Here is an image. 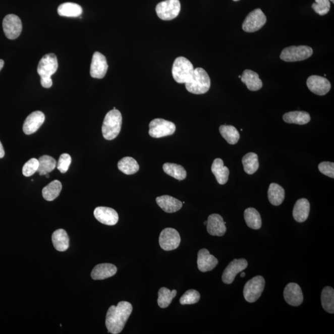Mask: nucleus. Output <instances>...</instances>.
Segmentation results:
<instances>
[{
    "instance_id": "c9c22d12",
    "label": "nucleus",
    "mask_w": 334,
    "mask_h": 334,
    "mask_svg": "<svg viewBox=\"0 0 334 334\" xmlns=\"http://www.w3.org/2000/svg\"><path fill=\"white\" fill-rule=\"evenodd\" d=\"M221 136L230 144H237L240 139V134L236 128L231 125H221L219 128Z\"/></svg>"
},
{
    "instance_id": "1a4fd4ad",
    "label": "nucleus",
    "mask_w": 334,
    "mask_h": 334,
    "mask_svg": "<svg viewBox=\"0 0 334 334\" xmlns=\"http://www.w3.org/2000/svg\"><path fill=\"white\" fill-rule=\"evenodd\" d=\"M156 13L158 18L164 21H171L179 16L181 10L179 0H165L157 5Z\"/></svg>"
},
{
    "instance_id": "c85d7f7f",
    "label": "nucleus",
    "mask_w": 334,
    "mask_h": 334,
    "mask_svg": "<svg viewBox=\"0 0 334 334\" xmlns=\"http://www.w3.org/2000/svg\"><path fill=\"white\" fill-rule=\"evenodd\" d=\"M58 13L60 16L65 17H79L83 13V9L80 5L74 3H65L60 5L58 8Z\"/></svg>"
},
{
    "instance_id": "a211bd4d",
    "label": "nucleus",
    "mask_w": 334,
    "mask_h": 334,
    "mask_svg": "<svg viewBox=\"0 0 334 334\" xmlns=\"http://www.w3.org/2000/svg\"><path fill=\"white\" fill-rule=\"evenodd\" d=\"M94 214L95 218L100 223L106 226H115L119 220V214L116 210L106 207L95 208Z\"/></svg>"
},
{
    "instance_id": "7ed1b4c3",
    "label": "nucleus",
    "mask_w": 334,
    "mask_h": 334,
    "mask_svg": "<svg viewBox=\"0 0 334 334\" xmlns=\"http://www.w3.org/2000/svg\"><path fill=\"white\" fill-rule=\"evenodd\" d=\"M122 116L118 109H112L106 114L102 128L103 138L111 141L116 139L121 131Z\"/></svg>"
},
{
    "instance_id": "6e6552de",
    "label": "nucleus",
    "mask_w": 334,
    "mask_h": 334,
    "mask_svg": "<svg viewBox=\"0 0 334 334\" xmlns=\"http://www.w3.org/2000/svg\"><path fill=\"white\" fill-rule=\"evenodd\" d=\"M176 126L174 123L161 119H156L149 124V135L152 138H160L174 135Z\"/></svg>"
},
{
    "instance_id": "ea45409f",
    "label": "nucleus",
    "mask_w": 334,
    "mask_h": 334,
    "mask_svg": "<svg viewBox=\"0 0 334 334\" xmlns=\"http://www.w3.org/2000/svg\"><path fill=\"white\" fill-rule=\"evenodd\" d=\"M312 8L318 15L324 16L330 11V1L329 0H315L314 4L312 5Z\"/></svg>"
},
{
    "instance_id": "4be33fe9",
    "label": "nucleus",
    "mask_w": 334,
    "mask_h": 334,
    "mask_svg": "<svg viewBox=\"0 0 334 334\" xmlns=\"http://www.w3.org/2000/svg\"><path fill=\"white\" fill-rule=\"evenodd\" d=\"M117 268L116 265L104 263L98 264L93 269L91 276L94 280H104L116 274Z\"/></svg>"
},
{
    "instance_id": "49530a36",
    "label": "nucleus",
    "mask_w": 334,
    "mask_h": 334,
    "mask_svg": "<svg viewBox=\"0 0 334 334\" xmlns=\"http://www.w3.org/2000/svg\"><path fill=\"white\" fill-rule=\"evenodd\" d=\"M245 275H246L245 272H242V273H241L240 276L241 277H244Z\"/></svg>"
},
{
    "instance_id": "2f4dec72",
    "label": "nucleus",
    "mask_w": 334,
    "mask_h": 334,
    "mask_svg": "<svg viewBox=\"0 0 334 334\" xmlns=\"http://www.w3.org/2000/svg\"><path fill=\"white\" fill-rule=\"evenodd\" d=\"M62 185L59 180H54L42 190V196L46 201H52L60 195Z\"/></svg>"
},
{
    "instance_id": "6ab92c4d",
    "label": "nucleus",
    "mask_w": 334,
    "mask_h": 334,
    "mask_svg": "<svg viewBox=\"0 0 334 334\" xmlns=\"http://www.w3.org/2000/svg\"><path fill=\"white\" fill-rule=\"evenodd\" d=\"M207 231L212 236L222 237L227 231L226 222L221 215L213 213L207 219Z\"/></svg>"
},
{
    "instance_id": "c03bdc74",
    "label": "nucleus",
    "mask_w": 334,
    "mask_h": 334,
    "mask_svg": "<svg viewBox=\"0 0 334 334\" xmlns=\"http://www.w3.org/2000/svg\"><path fill=\"white\" fill-rule=\"evenodd\" d=\"M5 156V150L4 147L2 144L1 141H0V158L4 157Z\"/></svg>"
},
{
    "instance_id": "72a5a7b5",
    "label": "nucleus",
    "mask_w": 334,
    "mask_h": 334,
    "mask_svg": "<svg viewBox=\"0 0 334 334\" xmlns=\"http://www.w3.org/2000/svg\"><path fill=\"white\" fill-rule=\"evenodd\" d=\"M163 171L167 175L178 180H183L187 178V171L184 167L176 163H166L163 165Z\"/></svg>"
},
{
    "instance_id": "79ce46f5",
    "label": "nucleus",
    "mask_w": 334,
    "mask_h": 334,
    "mask_svg": "<svg viewBox=\"0 0 334 334\" xmlns=\"http://www.w3.org/2000/svg\"><path fill=\"white\" fill-rule=\"evenodd\" d=\"M71 163V156L68 154H63L60 155L58 163L57 164V169L62 174L67 172Z\"/></svg>"
},
{
    "instance_id": "e433bc0d",
    "label": "nucleus",
    "mask_w": 334,
    "mask_h": 334,
    "mask_svg": "<svg viewBox=\"0 0 334 334\" xmlns=\"http://www.w3.org/2000/svg\"><path fill=\"white\" fill-rule=\"evenodd\" d=\"M38 172L40 175H46L57 167V161L49 155H43L39 158Z\"/></svg>"
},
{
    "instance_id": "4468645a",
    "label": "nucleus",
    "mask_w": 334,
    "mask_h": 334,
    "mask_svg": "<svg viewBox=\"0 0 334 334\" xmlns=\"http://www.w3.org/2000/svg\"><path fill=\"white\" fill-rule=\"evenodd\" d=\"M108 64L105 57L98 51L93 54L90 74L92 78L102 79L105 77L108 70Z\"/></svg>"
},
{
    "instance_id": "4c0bfd02",
    "label": "nucleus",
    "mask_w": 334,
    "mask_h": 334,
    "mask_svg": "<svg viewBox=\"0 0 334 334\" xmlns=\"http://www.w3.org/2000/svg\"><path fill=\"white\" fill-rule=\"evenodd\" d=\"M176 290L171 291L165 287H162L158 291V298L157 300L158 305L161 308H165L171 305L175 296L177 295Z\"/></svg>"
},
{
    "instance_id": "f8f14e48",
    "label": "nucleus",
    "mask_w": 334,
    "mask_h": 334,
    "mask_svg": "<svg viewBox=\"0 0 334 334\" xmlns=\"http://www.w3.org/2000/svg\"><path fill=\"white\" fill-rule=\"evenodd\" d=\"M181 242L179 233L172 228H166L160 233L159 244L165 251H172L179 247Z\"/></svg>"
},
{
    "instance_id": "2eb2a0df",
    "label": "nucleus",
    "mask_w": 334,
    "mask_h": 334,
    "mask_svg": "<svg viewBox=\"0 0 334 334\" xmlns=\"http://www.w3.org/2000/svg\"><path fill=\"white\" fill-rule=\"evenodd\" d=\"M306 84L312 92L318 95H324L327 94L331 89L329 81L319 76H311L307 79Z\"/></svg>"
},
{
    "instance_id": "3c124183",
    "label": "nucleus",
    "mask_w": 334,
    "mask_h": 334,
    "mask_svg": "<svg viewBox=\"0 0 334 334\" xmlns=\"http://www.w3.org/2000/svg\"><path fill=\"white\" fill-rule=\"evenodd\" d=\"M234 1H235V2H238V1H239V0H234Z\"/></svg>"
},
{
    "instance_id": "dca6fc26",
    "label": "nucleus",
    "mask_w": 334,
    "mask_h": 334,
    "mask_svg": "<svg viewBox=\"0 0 334 334\" xmlns=\"http://www.w3.org/2000/svg\"><path fill=\"white\" fill-rule=\"evenodd\" d=\"M284 299L289 305L298 306L303 302L302 290L299 285L290 283L286 287L284 292Z\"/></svg>"
},
{
    "instance_id": "cd10ccee",
    "label": "nucleus",
    "mask_w": 334,
    "mask_h": 334,
    "mask_svg": "<svg viewBox=\"0 0 334 334\" xmlns=\"http://www.w3.org/2000/svg\"><path fill=\"white\" fill-rule=\"evenodd\" d=\"M284 189L276 183H271L268 190V198L271 204L275 206H280L285 199Z\"/></svg>"
},
{
    "instance_id": "423d86ee",
    "label": "nucleus",
    "mask_w": 334,
    "mask_h": 334,
    "mask_svg": "<svg viewBox=\"0 0 334 334\" xmlns=\"http://www.w3.org/2000/svg\"><path fill=\"white\" fill-rule=\"evenodd\" d=\"M265 284V279L261 275L254 276L248 281L243 290V295L246 302H256L264 291Z\"/></svg>"
},
{
    "instance_id": "ddd939ff",
    "label": "nucleus",
    "mask_w": 334,
    "mask_h": 334,
    "mask_svg": "<svg viewBox=\"0 0 334 334\" xmlns=\"http://www.w3.org/2000/svg\"><path fill=\"white\" fill-rule=\"evenodd\" d=\"M248 265V261L245 259L233 260L224 271L221 276L223 283L226 284H231L234 283L238 273L246 269Z\"/></svg>"
},
{
    "instance_id": "7c9ffc66",
    "label": "nucleus",
    "mask_w": 334,
    "mask_h": 334,
    "mask_svg": "<svg viewBox=\"0 0 334 334\" xmlns=\"http://www.w3.org/2000/svg\"><path fill=\"white\" fill-rule=\"evenodd\" d=\"M118 168L123 174L126 175H133L138 172L139 165L137 161L131 157H125L120 160L118 163Z\"/></svg>"
},
{
    "instance_id": "8fccbe9b",
    "label": "nucleus",
    "mask_w": 334,
    "mask_h": 334,
    "mask_svg": "<svg viewBox=\"0 0 334 334\" xmlns=\"http://www.w3.org/2000/svg\"><path fill=\"white\" fill-rule=\"evenodd\" d=\"M329 1L332 2L333 3V4L334 0H329Z\"/></svg>"
},
{
    "instance_id": "a18cd8bd",
    "label": "nucleus",
    "mask_w": 334,
    "mask_h": 334,
    "mask_svg": "<svg viewBox=\"0 0 334 334\" xmlns=\"http://www.w3.org/2000/svg\"><path fill=\"white\" fill-rule=\"evenodd\" d=\"M4 61L3 60H0V71L2 70L3 67L4 66Z\"/></svg>"
},
{
    "instance_id": "a19ab883",
    "label": "nucleus",
    "mask_w": 334,
    "mask_h": 334,
    "mask_svg": "<svg viewBox=\"0 0 334 334\" xmlns=\"http://www.w3.org/2000/svg\"><path fill=\"white\" fill-rule=\"evenodd\" d=\"M38 169H39V160L33 158L24 164L23 174L26 177H31L38 171Z\"/></svg>"
},
{
    "instance_id": "de8ad7c7",
    "label": "nucleus",
    "mask_w": 334,
    "mask_h": 334,
    "mask_svg": "<svg viewBox=\"0 0 334 334\" xmlns=\"http://www.w3.org/2000/svg\"><path fill=\"white\" fill-rule=\"evenodd\" d=\"M204 224V225H207V221H205Z\"/></svg>"
},
{
    "instance_id": "9b49d317",
    "label": "nucleus",
    "mask_w": 334,
    "mask_h": 334,
    "mask_svg": "<svg viewBox=\"0 0 334 334\" xmlns=\"http://www.w3.org/2000/svg\"><path fill=\"white\" fill-rule=\"evenodd\" d=\"M3 28L8 39L14 40L17 39L21 35L23 24L18 16L8 15L3 21Z\"/></svg>"
},
{
    "instance_id": "a878e982",
    "label": "nucleus",
    "mask_w": 334,
    "mask_h": 334,
    "mask_svg": "<svg viewBox=\"0 0 334 334\" xmlns=\"http://www.w3.org/2000/svg\"><path fill=\"white\" fill-rule=\"evenodd\" d=\"M52 243L57 251H67L70 246V238L67 232L64 229H59L54 231L51 237Z\"/></svg>"
},
{
    "instance_id": "bb28decb",
    "label": "nucleus",
    "mask_w": 334,
    "mask_h": 334,
    "mask_svg": "<svg viewBox=\"0 0 334 334\" xmlns=\"http://www.w3.org/2000/svg\"><path fill=\"white\" fill-rule=\"evenodd\" d=\"M284 122L290 124L305 125L311 120V117L307 112L303 111L290 112L284 115Z\"/></svg>"
},
{
    "instance_id": "5701e85b",
    "label": "nucleus",
    "mask_w": 334,
    "mask_h": 334,
    "mask_svg": "<svg viewBox=\"0 0 334 334\" xmlns=\"http://www.w3.org/2000/svg\"><path fill=\"white\" fill-rule=\"evenodd\" d=\"M310 212V204L308 200L302 198L298 200L293 210V216L298 222L302 223L307 220Z\"/></svg>"
},
{
    "instance_id": "37998d69",
    "label": "nucleus",
    "mask_w": 334,
    "mask_h": 334,
    "mask_svg": "<svg viewBox=\"0 0 334 334\" xmlns=\"http://www.w3.org/2000/svg\"><path fill=\"white\" fill-rule=\"evenodd\" d=\"M318 169L321 174L333 179L334 178V163L329 161H323L319 163Z\"/></svg>"
},
{
    "instance_id": "b1692460",
    "label": "nucleus",
    "mask_w": 334,
    "mask_h": 334,
    "mask_svg": "<svg viewBox=\"0 0 334 334\" xmlns=\"http://www.w3.org/2000/svg\"><path fill=\"white\" fill-rule=\"evenodd\" d=\"M211 171L219 184L225 185L228 182L229 170L224 166V161L221 158H216L213 161Z\"/></svg>"
},
{
    "instance_id": "0eeeda50",
    "label": "nucleus",
    "mask_w": 334,
    "mask_h": 334,
    "mask_svg": "<svg viewBox=\"0 0 334 334\" xmlns=\"http://www.w3.org/2000/svg\"><path fill=\"white\" fill-rule=\"evenodd\" d=\"M313 53V49L310 46H292L284 49L280 58L286 62H299L309 59Z\"/></svg>"
},
{
    "instance_id": "58836bf2",
    "label": "nucleus",
    "mask_w": 334,
    "mask_h": 334,
    "mask_svg": "<svg viewBox=\"0 0 334 334\" xmlns=\"http://www.w3.org/2000/svg\"><path fill=\"white\" fill-rule=\"evenodd\" d=\"M199 293L195 290H189L181 297L180 303L181 305H193L197 303L200 300Z\"/></svg>"
},
{
    "instance_id": "20e7f679",
    "label": "nucleus",
    "mask_w": 334,
    "mask_h": 334,
    "mask_svg": "<svg viewBox=\"0 0 334 334\" xmlns=\"http://www.w3.org/2000/svg\"><path fill=\"white\" fill-rule=\"evenodd\" d=\"M186 89L194 94H204L210 87V79L203 68L194 69L190 81L185 83Z\"/></svg>"
},
{
    "instance_id": "39448f33",
    "label": "nucleus",
    "mask_w": 334,
    "mask_h": 334,
    "mask_svg": "<svg viewBox=\"0 0 334 334\" xmlns=\"http://www.w3.org/2000/svg\"><path fill=\"white\" fill-rule=\"evenodd\" d=\"M194 68L190 60L180 57L175 59L172 67V75L175 81L180 84H185L190 81Z\"/></svg>"
},
{
    "instance_id": "f257e3e1",
    "label": "nucleus",
    "mask_w": 334,
    "mask_h": 334,
    "mask_svg": "<svg viewBox=\"0 0 334 334\" xmlns=\"http://www.w3.org/2000/svg\"><path fill=\"white\" fill-rule=\"evenodd\" d=\"M132 311V305L125 301L120 302L117 306H110L106 313L105 321L108 332L113 334L121 332Z\"/></svg>"
},
{
    "instance_id": "412c9836",
    "label": "nucleus",
    "mask_w": 334,
    "mask_h": 334,
    "mask_svg": "<svg viewBox=\"0 0 334 334\" xmlns=\"http://www.w3.org/2000/svg\"><path fill=\"white\" fill-rule=\"evenodd\" d=\"M158 206L167 213H174L182 209L183 203L174 197L164 195L156 198Z\"/></svg>"
},
{
    "instance_id": "09e8293b",
    "label": "nucleus",
    "mask_w": 334,
    "mask_h": 334,
    "mask_svg": "<svg viewBox=\"0 0 334 334\" xmlns=\"http://www.w3.org/2000/svg\"><path fill=\"white\" fill-rule=\"evenodd\" d=\"M46 178H48V177H49V175H48V174H46Z\"/></svg>"
},
{
    "instance_id": "f03ea898",
    "label": "nucleus",
    "mask_w": 334,
    "mask_h": 334,
    "mask_svg": "<svg viewBox=\"0 0 334 334\" xmlns=\"http://www.w3.org/2000/svg\"><path fill=\"white\" fill-rule=\"evenodd\" d=\"M57 57L54 53L46 54L40 60L37 73L40 76V83L44 88H50L53 85L51 76L58 70Z\"/></svg>"
},
{
    "instance_id": "393cba45",
    "label": "nucleus",
    "mask_w": 334,
    "mask_h": 334,
    "mask_svg": "<svg viewBox=\"0 0 334 334\" xmlns=\"http://www.w3.org/2000/svg\"><path fill=\"white\" fill-rule=\"evenodd\" d=\"M241 79L251 91H257L262 88V82L259 79L258 74L253 71L246 70L243 71Z\"/></svg>"
},
{
    "instance_id": "473e14b6",
    "label": "nucleus",
    "mask_w": 334,
    "mask_h": 334,
    "mask_svg": "<svg viewBox=\"0 0 334 334\" xmlns=\"http://www.w3.org/2000/svg\"><path fill=\"white\" fill-rule=\"evenodd\" d=\"M321 304L325 311L330 314L334 313V290L332 287L327 286L323 289Z\"/></svg>"
},
{
    "instance_id": "9d476101",
    "label": "nucleus",
    "mask_w": 334,
    "mask_h": 334,
    "mask_svg": "<svg viewBox=\"0 0 334 334\" xmlns=\"http://www.w3.org/2000/svg\"><path fill=\"white\" fill-rule=\"evenodd\" d=\"M267 18L261 9H256L247 16L243 22L242 28L246 32H254L259 31L266 23Z\"/></svg>"
},
{
    "instance_id": "c756f323",
    "label": "nucleus",
    "mask_w": 334,
    "mask_h": 334,
    "mask_svg": "<svg viewBox=\"0 0 334 334\" xmlns=\"http://www.w3.org/2000/svg\"><path fill=\"white\" fill-rule=\"evenodd\" d=\"M244 217L246 225L253 230L261 229L262 220L261 215L254 208L249 207L245 210Z\"/></svg>"
},
{
    "instance_id": "f704fd0d",
    "label": "nucleus",
    "mask_w": 334,
    "mask_h": 334,
    "mask_svg": "<svg viewBox=\"0 0 334 334\" xmlns=\"http://www.w3.org/2000/svg\"><path fill=\"white\" fill-rule=\"evenodd\" d=\"M244 171L248 175H253L259 169L258 156L255 153L250 152L242 158Z\"/></svg>"
},
{
    "instance_id": "aec40b11",
    "label": "nucleus",
    "mask_w": 334,
    "mask_h": 334,
    "mask_svg": "<svg viewBox=\"0 0 334 334\" xmlns=\"http://www.w3.org/2000/svg\"><path fill=\"white\" fill-rule=\"evenodd\" d=\"M198 269L202 272H206L214 269L218 261L215 256L212 255L207 249H201L198 254Z\"/></svg>"
},
{
    "instance_id": "f3484780",
    "label": "nucleus",
    "mask_w": 334,
    "mask_h": 334,
    "mask_svg": "<svg viewBox=\"0 0 334 334\" xmlns=\"http://www.w3.org/2000/svg\"><path fill=\"white\" fill-rule=\"evenodd\" d=\"M45 119V115L42 112H32L26 118L25 122L24 123V133L27 135H29L36 132L44 123Z\"/></svg>"
}]
</instances>
